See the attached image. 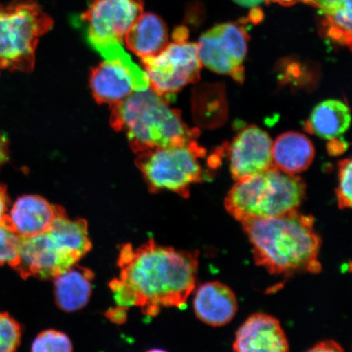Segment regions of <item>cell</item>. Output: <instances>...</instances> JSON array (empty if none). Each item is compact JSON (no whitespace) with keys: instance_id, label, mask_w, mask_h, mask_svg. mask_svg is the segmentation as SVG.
Returning <instances> with one entry per match:
<instances>
[{"instance_id":"1","label":"cell","mask_w":352,"mask_h":352,"mask_svg":"<svg viewBox=\"0 0 352 352\" xmlns=\"http://www.w3.org/2000/svg\"><path fill=\"white\" fill-rule=\"evenodd\" d=\"M118 265L120 280L133 293L135 307L155 316L162 307H183L195 289L199 252L176 250L151 239L138 248L125 244Z\"/></svg>"},{"instance_id":"2","label":"cell","mask_w":352,"mask_h":352,"mask_svg":"<svg viewBox=\"0 0 352 352\" xmlns=\"http://www.w3.org/2000/svg\"><path fill=\"white\" fill-rule=\"evenodd\" d=\"M252 245L256 265L272 275L318 274L321 239L311 215L298 210L272 218L241 222Z\"/></svg>"},{"instance_id":"3","label":"cell","mask_w":352,"mask_h":352,"mask_svg":"<svg viewBox=\"0 0 352 352\" xmlns=\"http://www.w3.org/2000/svg\"><path fill=\"white\" fill-rule=\"evenodd\" d=\"M169 103L151 87L134 92L111 107V125L124 132L136 154L195 140L197 131L189 129Z\"/></svg>"},{"instance_id":"4","label":"cell","mask_w":352,"mask_h":352,"mask_svg":"<svg viewBox=\"0 0 352 352\" xmlns=\"http://www.w3.org/2000/svg\"><path fill=\"white\" fill-rule=\"evenodd\" d=\"M91 246L85 220L64 217L41 234L21 237L19 263L13 270L23 279H54L76 265Z\"/></svg>"},{"instance_id":"5","label":"cell","mask_w":352,"mask_h":352,"mask_svg":"<svg viewBox=\"0 0 352 352\" xmlns=\"http://www.w3.org/2000/svg\"><path fill=\"white\" fill-rule=\"evenodd\" d=\"M305 192L306 184L301 178L274 166L239 180L228 192L224 206L228 214L241 223L277 217L298 210Z\"/></svg>"},{"instance_id":"6","label":"cell","mask_w":352,"mask_h":352,"mask_svg":"<svg viewBox=\"0 0 352 352\" xmlns=\"http://www.w3.org/2000/svg\"><path fill=\"white\" fill-rule=\"evenodd\" d=\"M54 20L34 0L0 4V67L32 72L39 38Z\"/></svg>"},{"instance_id":"7","label":"cell","mask_w":352,"mask_h":352,"mask_svg":"<svg viewBox=\"0 0 352 352\" xmlns=\"http://www.w3.org/2000/svg\"><path fill=\"white\" fill-rule=\"evenodd\" d=\"M206 151L196 140L136 154L138 164L151 191L168 190L189 196L192 184L204 179L200 160Z\"/></svg>"},{"instance_id":"8","label":"cell","mask_w":352,"mask_h":352,"mask_svg":"<svg viewBox=\"0 0 352 352\" xmlns=\"http://www.w3.org/2000/svg\"><path fill=\"white\" fill-rule=\"evenodd\" d=\"M103 61L92 69L90 85L92 95L100 104L113 107L134 92L149 87L146 72L136 65L121 43L95 48Z\"/></svg>"},{"instance_id":"9","label":"cell","mask_w":352,"mask_h":352,"mask_svg":"<svg viewBox=\"0 0 352 352\" xmlns=\"http://www.w3.org/2000/svg\"><path fill=\"white\" fill-rule=\"evenodd\" d=\"M142 63L149 87L169 102L184 87L199 80L202 68L197 44L188 41H173Z\"/></svg>"},{"instance_id":"10","label":"cell","mask_w":352,"mask_h":352,"mask_svg":"<svg viewBox=\"0 0 352 352\" xmlns=\"http://www.w3.org/2000/svg\"><path fill=\"white\" fill-rule=\"evenodd\" d=\"M249 39L248 29L241 23L227 22L214 26L197 43L201 65L211 72L243 82Z\"/></svg>"},{"instance_id":"11","label":"cell","mask_w":352,"mask_h":352,"mask_svg":"<svg viewBox=\"0 0 352 352\" xmlns=\"http://www.w3.org/2000/svg\"><path fill=\"white\" fill-rule=\"evenodd\" d=\"M143 11V0H90L78 21L87 43L95 50L122 43Z\"/></svg>"},{"instance_id":"12","label":"cell","mask_w":352,"mask_h":352,"mask_svg":"<svg viewBox=\"0 0 352 352\" xmlns=\"http://www.w3.org/2000/svg\"><path fill=\"white\" fill-rule=\"evenodd\" d=\"M272 149V139L266 131L256 126L241 130L228 147L232 178L239 182L274 167Z\"/></svg>"},{"instance_id":"13","label":"cell","mask_w":352,"mask_h":352,"mask_svg":"<svg viewBox=\"0 0 352 352\" xmlns=\"http://www.w3.org/2000/svg\"><path fill=\"white\" fill-rule=\"evenodd\" d=\"M232 346L234 352H289L280 321L265 314L249 316L237 329Z\"/></svg>"},{"instance_id":"14","label":"cell","mask_w":352,"mask_h":352,"mask_svg":"<svg viewBox=\"0 0 352 352\" xmlns=\"http://www.w3.org/2000/svg\"><path fill=\"white\" fill-rule=\"evenodd\" d=\"M64 217L65 211L60 206L41 197L28 195L16 201L4 222L21 237H30L46 232L56 220Z\"/></svg>"},{"instance_id":"15","label":"cell","mask_w":352,"mask_h":352,"mask_svg":"<svg viewBox=\"0 0 352 352\" xmlns=\"http://www.w3.org/2000/svg\"><path fill=\"white\" fill-rule=\"evenodd\" d=\"M197 318L212 327L230 323L239 310V302L230 287L219 281H209L197 288L193 299Z\"/></svg>"},{"instance_id":"16","label":"cell","mask_w":352,"mask_h":352,"mask_svg":"<svg viewBox=\"0 0 352 352\" xmlns=\"http://www.w3.org/2000/svg\"><path fill=\"white\" fill-rule=\"evenodd\" d=\"M127 48L140 59L160 54L169 43L168 29L160 16L142 13L125 35Z\"/></svg>"},{"instance_id":"17","label":"cell","mask_w":352,"mask_h":352,"mask_svg":"<svg viewBox=\"0 0 352 352\" xmlns=\"http://www.w3.org/2000/svg\"><path fill=\"white\" fill-rule=\"evenodd\" d=\"M54 280L55 300L60 310L77 311L89 302L94 280V274L89 268L76 264Z\"/></svg>"},{"instance_id":"18","label":"cell","mask_w":352,"mask_h":352,"mask_svg":"<svg viewBox=\"0 0 352 352\" xmlns=\"http://www.w3.org/2000/svg\"><path fill=\"white\" fill-rule=\"evenodd\" d=\"M272 162L283 173L296 175L303 173L315 157L314 144L305 135L296 131L285 132L272 143Z\"/></svg>"},{"instance_id":"19","label":"cell","mask_w":352,"mask_h":352,"mask_svg":"<svg viewBox=\"0 0 352 352\" xmlns=\"http://www.w3.org/2000/svg\"><path fill=\"white\" fill-rule=\"evenodd\" d=\"M322 13L320 32L342 46H351V0H302Z\"/></svg>"},{"instance_id":"20","label":"cell","mask_w":352,"mask_h":352,"mask_svg":"<svg viewBox=\"0 0 352 352\" xmlns=\"http://www.w3.org/2000/svg\"><path fill=\"white\" fill-rule=\"evenodd\" d=\"M350 109L338 100H327L312 110L305 130L318 138L333 140L340 138L349 129Z\"/></svg>"},{"instance_id":"21","label":"cell","mask_w":352,"mask_h":352,"mask_svg":"<svg viewBox=\"0 0 352 352\" xmlns=\"http://www.w3.org/2000/svg\"><path fill=\"white\" fill-rule=\"evenodd\" d=\"M32 352H73V345L65 333L58 330L47 329L35 338Z\"/></svg>"},{"instance_id":"22","label":"cell","mask_w":352,"mask_h":352,"mask_svg":"<svg viewBox=\"0 0 352 352\" xmlns=\"http://www.w3.org/2000/svg\"><path fill=\"white\" fill-rule=\"evenodd\" d=\"M20 246L21 236L6 222L0 223V266L14 268L19 263Z\"/></svg>"},{"instance_id":"23","label":"cell","mask_w":352,"mask_h":352,"mask_svg":"<svg viewBox=\"0 0 352 352\" xmlns=\"http://www.w3.org/2000/svg\"><path fill=\"white\" fill-rule=\"evenodd\" d=\"M21 327L8 314H0V352H16L20 346Z\"/></svg>"},{"instance_id":"24","label":"cell","mask_w":352,"mask_h":352,"mask_svg":"<svg viewBox=\"0 0 352 352\" xmlns=\"http://www.w3.org/2000/svg\"><path fill=\"white\" fill-rule=\"evenodd\" d=\"M351 160H343L338 164V186L336 190L338 208H351Z\"/></svg>"},{"instance_id":"25","label":"cell","mask_w":352,"mask_h":352,"mask_svg":"<svg viewBox=\"0 0 352 352\" xmlns=\"http://www.w3.org/2000/svg\"><path fill=\"white\" fill-rule=\"evenodd\" d=\"M105 316L117 324H122L125 322L127 318V308L121 306L109 308L105 312Z\"/></svg>"},{"instance_id":"26","label":"cell","mask_w":352,"mask_h":352,"mask_svg":"<svg viewBox=\"0 0 352 352\" xmlns=\"http://www.w3.org/2000/svg\"><path fill=\"white\" fill-rule=\"evenodd\" d=\"M307 352H345L341 345L333 340L320 342Z\"/></svg>"},{"instance_id":"27","label":"cell","mask_w":352,"mask_h":352,"mask_svg":"<svg viewBox=\"0 0 352 352\" xmlns=\"http://www.w3.org/2000/svg\"><path fill=\"white\" fill-rule=\"evenodd\" d=\"M8 198L6 188L0 186V223L4 221L7 217Z\"/></svg>"},{"instance_id":"28","label":"cell","mask_w":352,"mask_h":352,"mask_svg":"<svg viewBox=\"0 0 352 352\" xmlns=\"http://www.w3.org/2000/svg\"><path fill=\"white\" fill-rule=\"evenodd\" d=\"M8 158V140L6 135L0 133V167L7 162Z\"/></svg>"},{"instance_id":"29","label":"cell","mask_w":352,"mask_h":352,"mask_svg":"<svg viewBox=\"0 0 352 352\" xmlns=\"http://www.w3.org/2000/svg\"><path fill=\"white\" fill-rule=\"evenodd\" d=\"M331 140L332 143H329L328 145L329 152L333 155L336 154H340L342 152L344 151L346 148L345 142H340V139H333Z\"/></svg>"},{"instance_id":"30","label":"cell","mask_w":352,"mask_h":352,"mask_svg":"<svg viewBox=\"0 0 352 352\" xmlns=\"http://www.w3.org/2000/svg\"><path fill=\"white\" fill-rule=\"evenodd\" d=\"M265 1L268 3H275L280 4V6L289 7L293 6L294 4H296L299 2H302V0H265Z\"/></svg>"},{"instance_id":"31","label":"cell","mask_w":352,"mask_h":352,"mask_svg":"<svg viewBox=\"0 0 352 352\" xmlns=\"http://www.w3.org/2000/svg\"><path fill=\"white\" fill-rule=\"evenodd\" d=\"M234 1L242 6L255 7L258 6L259 3L265 1V0H234Z\"/></svg>"},{"instance_id":"32","label":"cell","mask_w":352,"mask_h":352,"mask_svg":"<svg viewBox=\"0 0 352 352\" xmlns=\"http://www.w3.org/2000/svg\"><path fill=\"white\" fill-rule=\"evenodd\" d=\"M147 352H167L164 350H162V349H152L151 351H148Z\"/></svg>"}]
</instances>
